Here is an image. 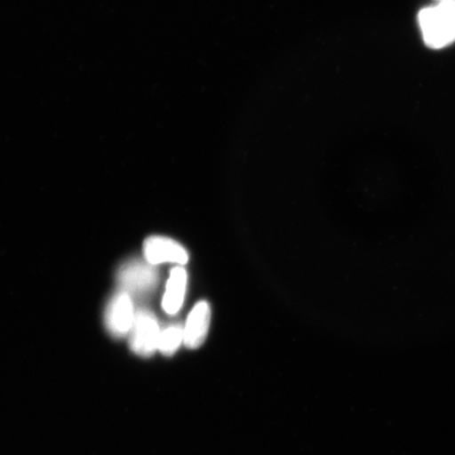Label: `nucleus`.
<instances>
[{"label":"nucleus","instance_id":"f257e3e1","mask_svg":"<svg viewBox=\"0 0 455 455\" xmlns=\"http://www.w3.org/2000/svg\"><path fill=\"white\" fill-rule=\"evenodd\" d=\"M418 21L427 47L440 50L455 43V0H443L423 8Z\"/></svg>","mask_w":455,"mask_h":455},{"label":"nucleus","instance_id":"f03ea898","mask_svg":"<svg viewBox=\"0 0 455 455\" xmlns=\"http://www.w3.org/2000/svg\"><path fill=\"white\" fill-rule=\"evenodd\" d=\"M158 273L155 265L148 261L132 260L124 264L118 272V283L123 291L130 294L142 295L156 288Z\"/></svg>","mask_w":455,"mask_h":455},{"label":"nucleus","instance_id":"7ed1b4c3","mask_svg":"<svg viewBox=\"0 0 455 455\" xmlns=\"http://www.w3.org/2000/svg\"><path fill=\"white\" fill-rule=\"evenodd\" d=\"M159 335L161 329L151 312L140 310L135 313L130 339L134 354L142 357L151 356L158 349Z\"/></svg>","mask_w":455,"mask_h":455},{"label":"nucleus","instance_id":"20e7f679","mask_svg":"<svg viewBox=\"0 0 455 455\" xmlns=\"http://www.w3.org/2000/svg\"><path fill=\"white\" fill-rule=\"evenodd\" d=\"M135 313L132 300L126 292L114 295L106 310V325L113 337L124 338L133 327Z\"/></svg>","mask_w":455,"mask_h":455},{"label":"nucleus","instance_id":"39448f33","mask_svg":"<svg viewBox=\"0 0 455 455\" xmlns=\"http://www.w3.org/2000/svg\"><path fill=\"white\" fill-rule=\"evenodd\" d=\"M144 253L148 263L158 265L162 263H175L185 265L189 259L183 246L170 238L152 236L144 243Z\"/></svg>","mask_w":455,"mask_h":455},{"label":"nucleus","instance_id":"423d86ee","mask_svg":"<svg viewBox=\"0 0 455 455\" xmlns=\"http://www.w3.org/2000/svg\"><path fill=\"white\" fill-rule=\"evenodd\" d=\"M212 320V310L207 301H199L190 312L184 328V343L190 349H196L204 344Z\"/></svg>","mask_w":455,"mask_h":455},{"label":"nucleus","instance_id":"0eeeda50","mask_svg":"<svg viewBox=\"0 0 455 455\" xmlns=\"http://www.w3.org/2000/svg\"><path fill=\"white\" fill-rule=\"evenodd\" d=\"M187 287V272L181 267H176L171 271L167 283L166 292L163 299L164 311L169 315H175L183 306Z\"/></svg>","mask_w":455,"mask_h":455},{"label":"nucleus","instance_id":"6e6552de","mask_svg":"<svg viewBox=\"0 0 455 455\" xmlns=\"http://www.w3.org/2000/svg\"><path fill=\"white\" fill-rule=\"evenodd\" d=\"M184 328L180 325L169 326L159 335L158 350L164 355H173L184 341Z\"/></svg>","mask_w":455,"mask_h":455},{"label":"nucleus","instance_id":"1a4fd4ad","mask_svg":"<svg viewBox=\"0 0 455 455\" xmlns=\"http://www.w3.org/2000/svg\"><path fill=\"white\" fill-rule=\"evenodd\" d=\"M435 3L443 2V0H435Z\"/></svg>","mask_w":455,"mask_h":455}]
</instances>
